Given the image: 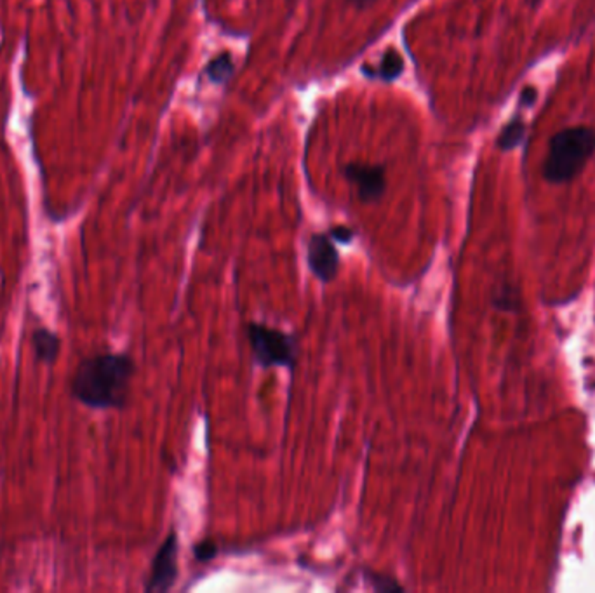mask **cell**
Returning <instances> with one entry per match:
<instances>
[{
	"label": "cell",
	"mask_w": 595,
	"mask_h": 593,
	"mask_svg": "<svg viewBox=\"0 0 595 593\" xmlns=\"http://www.w3.org/2000/svg\"><path fill=\"white\" fill-rule=\"evenodd\" d=\"M134 375L136 362L129 354H92L77 364L70 394L92 411H122L129 402Z\"/></svg>",
	"instance_id": "6da1fadb"
},
{
	"label": "cell",
	"mask_w": 595,
	"mask_h": 593,
	"mask_svg": "<svg viewBox=\"0 0 595 593\" xmlns=\"http://www.w3.org/2000/svg\"><path fill=\"white\" fill-rule=\"evenodd\" d=\"M595 152V131L592 127L577 126L562 129L552 136L543 176L550 183H566L581 173Z\"/></svg>",
	"instance_id": "7a4b0ae2"
},
{
	"label": "cell",
	"mask_w": 595,
	"mask_h": 593,
	"mask_svg": "<svg viewBox=\"0 0 595 593\" xmlns=\"http://www.w3.org/2000/svg\"><path fill=\"white\" fill-rule=\"evenodd\" d=\"M246 333L254 362L261 369L286 367L292 371L296 367L300 343L294 334L261 323H248Z\"/></svg>",
	"instance_id": "3957f363"
},
{
	"label": "cell",
	"mask_w": 595,
	"mask_h": 593,
	"mask_svg": "<svg viewBox=\"0 0 595 593\" xmlns=\"http://www.w3.org/2000/svg\"><path fill=\"white\" fill-rule=\"evenodd\" d=\"M178 576H180V539L176 529H171L152 560L150 575L144 581V592H169L176 585Z\"/></svg>",
	"instance_id": "277c9868"
},
{
	"label": "cell",
	"mask_w": 595,
	"mask_h": 593,
	"mask_svg": "<svg viewBox=\"0 0 595 593\" xmlns=\"http://www.w3.org/2000/svg\"><path fill=\"white\" fill-rule=\"evenodd\" d=\"M308 269L312 275L323 282L331 284L338 277L340 252L329 234H313L308 240Z\"/></svg>",
	"instance_id": "5b68a950"
},
{
	"label": "cell",
	"mask_w": 595,
	"mask_h": 593,
	"mask_svg": "<svg viewBox=\"0 0 595 593\" xmlns=\"http://www.w3.org/2000/svg\"><path fill=\"white\" fill-rule=\"evenodd\" d=\"M345 176L352 185L357 188V196L362 202L373 204L383 197L387 180H385V169L381 165L373 164H348L345 167Z\"/></svg>",
	"instance_id": "8992f818"
},
{
	"label": "cell",
	"mask_w": 595,
	"mask_h": 593,
	"mask_svg": "<svg viewBox=\"0 0 595 593\" xmlns=\"http://www.w3.org/2000/svg\"><path fill=\"white\" fill-rule=\"evenodd\" d=\"M32 348L42 364L53 365L61 352V338L48 327H37L32 333Z\"/></svg>",
	"instance_id": "52a82bcc"
},
{
	"label": "cell",
	"mask_w": 595,
	"mask_h": 593,
	"mask_svg": "<svg viewBox=\"0 0 595 593\" xmlns=\"http://www.w3.org/2000/svg\"><path fill=\"white\" fill-rule=\"evenodd\" d=\"M362 575H364L366 585H367L373 592L396 593L404 592V590H406V588L397 581L396 577H392V576L383 575V573L373 571V569H364Z\"/></svg>",
	"instance_id": "ba28073f"
},
{
	"label": "cell",
	"mask_w": 595,
	"mask_h": 593,
	"mask_svg": "<svg viewBox=\"0 0 595 593\" xmlns=\"http://www.w3.org/2000/svg\"><path fill=\"white\" fill-rule=\"evenodd\" d=\"M234 73V59L230 54H221L218 56L217 59H213L207 67H206V75L209 77L211 82L217 84H223L225 80H228Z\"/></svg>",
	"instance_id": "9c48e42d"
},
{
	"label": "cell",
	"mask_w": 595,
	"mask_h": 593,
	"mask_svg": "<svg viewBox=\"0 0 595 593\" xmlns=\"http://www.w3.org/2000/svg\"><path fill=\"white\" fill-rule=\"evenodd\" d=\"M402 70H404V59L400 54L394 49H388L387 53L383 54L381 65H379V75L383 80H396Z\"/></svg>",
	"instance_id": "30bf717a"
},
{
	"label": "cell",
	"mask_w": 595,
	"mask_h": 593,
	"mask_svg": "<svg viewBox=\"0 0 595 593\" xmlns=\"http://www.w3.org/2000/svg\"><path fill=\"white\" fill-rule=\"evenodd\" d=\"M523 134V122H521V121H514V122H510V124H508V126L504 129V132H502V136H500L498 143H500V146H502V148H505V150H508V148H514L515 144L521 142Z\"/></svg>",
	"instance_id": "8fae6325"
},
{
	"label": "cell",
	"mask_w": 595,
	"mask_h": 593,
	"mask_svg": "<svg viewBox=\"0 0 595 593\" xmlns=\"http://www.w3.org/2000/svg\"><path fill=\"white\" fill-rule=\"evenodd\" d=\"M217 556L218 545L213 539H202L194 546V557L197 558L198 562H202V564L211 562Z\"/></svg>",
	"instance_id": "7c38bea8"
},
{
	"label": "cell",
	"mask_w": 595,
	"mask_h": 593,
	"mask_svg": "<svg viewBox=\"0 0 595 593\" xmlns=\"http://www.w3.org/2000/svg\"><path fill=\"white\" fill-rule=\"evenodd\" d=\"M329 237L333 240L340 242V244H350L352 238H354V232L350 228H346V227H335V228H331Z\"/></svg>",
	"instance_id": "4fadbf2b"
},
{
	"label": "cell",
	"mask_w": 595,
	"mask_h": 593,
	"mask_svg": "<svg viewBox=\"0 0 595 593\" xmlns=\"http://www.w3.org/2000/svg\"><path fill=\"white\" fill-rule=\"evenodd\" d=\"M354 4H357V5H367L369 2H373V0H352Z\"/></svg>",
	"instance_id": "5bb4252c"
}]
</instances>
